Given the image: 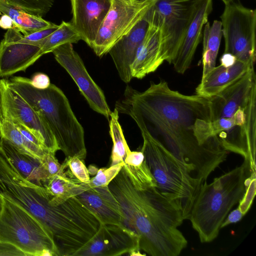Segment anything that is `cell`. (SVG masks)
Segmentation results:
<instances>
[{
  "instance_id": "6da1fadb",
  "label": "cell",
  "mask_w": 256,
  "mask_h": 256,
  "mask_svg": "<svg viewBox=\"0 0 256 256\" xmlns=\"http://www.w3.org/2000/svg\"><path fill=\"white\" fill-rule=\"evenodd\" d=\"M116 108L130 116L140 130L164 146L193 178L202 182L226 159L228 152L212 130L210 98L184 94L161 80L152 82L142 92L127 86Z\"/></svg>"
},
{
  "instance_id": "7a4b0ae2",
  "label": "cell",
  "mask_w": 256,
  "mask_h": 256,
  "mask_svg": "<svg viewBox=\"0 0 256 256\" xmlns=\"http://www.w3.org/2000/svg\"><path fill=\"white\" fill-rule=\"evenodd\" d=\"M108 187L122 210L124 224L138 236L140 250L152 256H178L187 246L178 229L184 220L181 211L156 187L136 189L123 168Z\"/></svg>"
},
{
  "instance_id": "3957f363",
  "label": "cell",
  "mask_w": 256,
  "mask_h": 256,
  "mask_svg": "<svg viewBox=\"0 0 256 256\" xmlns=\"http://www.w3.org/2000/svg\"><path fill=\"white\" fill-rule=\"evenodd\" d=\"M212 126L222 147L238 154L256 172V76L254 66L210 98Z\"/></svg>"
},
{
  "instance_id": "277c9868",
  "label": "cell",
  "mask_w": 256,
  "mask_h": 256,
  "mask_svg": "<svg viewBox=\"0 0 256 256\" xmlns=\"http://www.w3.org/2000/svg\"><path fill=\"white\" fill-rule=\"evenodd\" d=\"M8 82L44 120L66 158H86L84 128L59 88L50 84L47 88L38 89L30 78L20 76L11 78Z\"/></svg>"
},
{
  "instance_id": "5b68a950",
  "label": "cell",
  "mask_w": 256,
  "mask_h": 256,
  "mask_svg": "<svg viewBox=\"0 0 256 256\" xmlns=\"http://www.w3.org/2000/svg\"><path fill=\"white\" fill-rule=\"evenodd\" d=\"M252 172L244 161L210 184L206 180L203 182L188 218L201 242H210L218 237L224 220L242 198L246 179Z\"/></svg>"
},
{
  "instance_id": "8992f818",
  "label": "cell",
  "mask_w": 256,
  "mask_h": 256,
  "mask_svg": "<svg viewBox=\"0 0 256 256\" xmlns=\"http://www.w3.org/2000/svg\"><path fill=\"white\" fill-rule=\"evenodd\" d=\"M140 131L143 138L140 151L156 181L157 189L179 208L184 220H188L203 182L193 178L178 159L147 133Z\"/></svg>"
},
{
  "instance_id": "52a82bcc",
  "label": "cell",
  "mask_w": 256,
  "mask_h": 256,
  "mask_svg": "<svg viewBox=\"0 0 256 256\" xmlns=\"http://www.w3.org/2000/svg\"><path fill=\"white\" fill-rule=\"evenodd\" d=\"M1 197L0 242L14 245L26 256H59L46 228L25 209Z\"/></svg>"
},
{
  "instance_id": "ba28073f",
  "label": "cell",
  "mask_w": 256,
  "mask_h": 256,
  "mask_svg": "<svg viewBox=\"0 0 256 256\" xmlns=\"http://www.w3.org/2000/svg\"><path fill=\"white\" fill-rule=\"evenodd\" d=\"M200 0H150L144 17L160 30V57L171 64Z\"/></svg>"
},
{
  "instance_id": "9c48e42d",
  "label": "cell",
  "mask_w": 256,
  "mask_h": 256,
  "mask_svg": "<svg viewBox=\"0 0 256 256\" xmlns=\"http://www.w3.org/2000/svg\"><path fill=\"white\" fill-rule=\"evenodd\" d=\"M224 53L242 62L254 64L256 58V11L236 0L225 5L220 16Z\"/></svg>"
},
{
  "instance_id": "30bf717a",
  "label": "cell",
  "mask_w": 256,
  "mask_h": 256,
  "mask_svg": "<svg viewBox=\"0 0 256 256\" xmlns=\"http://www.w3.org/2000/svg\"><path fill=\"white\" fill-rule=\"evenodd\" d=\"M150 0H112L91 48L102 57L146 14Z\"/></svg>"
},
{
  "instance_id": "8fae6325",
  "label": "cell",
  "mask_w": 256,
  "mask_h": 256,
  "mask_svg": "<svg viewBox=\"0 0 256 256\" xmlns=\"http://www.w3.org/2000/svg\"><path fill=\"white\" fill-rule=\"evenodd\" d=\"M2 118L18 122L35 133L46 148L56 153L59 150L55 138L42 116L8 85V80H0Z\"/></svg>"
},
{
  "instance_id": "7c38bea8",
  "label": "cell",
  "mask_w": 256,
  "mask_h": 256,
  "mask_svg": "<svg viewBox=\"0 0 256 256\" xmlns=\"http://www.w3.org/2000/svg\"><path fill=\"white\" fill-rule=\"evenodd\" d=\"M140 250L138 236L124 224L101 223L97 232L74 256L146 255Z\"/></svg>"
},
{
  "instance_id": "4fadbf2b",
  "label": "cell",
  "mask_w": 256,
  "mask_h": 256,
  "mask_svg": "<svg viewBox=\"0 0 256 256\" xmlns=\"http://www.w3.org/2000/svg\"><path fill=\"white\" fill-rule=\"evenodd\" d=\"M57 62L65 69L76 84L90 106L108 120L112 113L101 88L92 80L72 44H62L52 52Z\"/></svg>"
},
{
  "instance_id": "5bb4252c",
  "label": "cell",
  "mask_w": 256,
  "mask_h": 256,
  "mask_svg": "<svg viewBox=\"0 0 256 256\" xmlns=\"http://www.w3.org/2000/svg\"><path fill=\"white\" fill-rule=\"evenodd\" d=\"M44 42L28 40L17 29L7 30L0 42V76L4 78L25 71L42 56L40 50Z\"/></svg>"
},
{
  "instance_id": "9a60e30c",
  "label": "cell",
  "mask_w": 256,
  "mask_h": 256,
  "mask_svg": "<svg viewBox=\"0 0 256 256\" xmlns=\"http://www.w3.org/2000/svg\"><path fill=\"white\" fill-rule=\"evenodd\" d=\"M74 28L90 48L112 0H70Z\"/></svg>"
},
{
  "instance_id": "2e32d148",
  "label": "cell",
  "mask_w": 256,
  "mask_h": 256,
  "mask_svg": "<svg viewBox=\"0 0 256 256\" xmlns=\"http://www.w3.org/2000/svg\"><path fill=\"white\" fill-rule=\"evenodd\" d=\"M212 10V0H200L170 64L177 72L183 74L190 68Z\"/></svg>"
},
{
  "instance_id": "e0dca14e",
  "label": "cell",
  "mask_w": 256,
  "mask_h": 256,
  "mask_svg": "<svg viewBox=\"0 0 256 256\" xmlns=\"http://www.w3.org/2000/svg\"><path fill=\"white\" fill-rule=\"evenodd\" d=\"M150 26L144 15L110 48V54L120 79L130 82L132 77L130 66Z\"/></svg>"
},
{
  "instance_id": "ac0fdd59",
  "label": "cell",
  "mask_w": 256,
  "mask_h": 256,
  "mask_svg": "<svg viewBox=\"0 0 256 256\" xmlns=\"http://www.w3.org/2000/svg\"><path fill=\"white\" fill-rule=\"evenodd\" d=\"M76 196L104 224H124L121 206L108 186L89 188Z\"/></svg>"
},
{
  "instance_id": "d6986e66",
  "label": "cell",
  "mask_w": 256,
  "mask_h": 256,
  "mask_svg": "<svg viewBox=\"0 0 256 256\" xmlns=\"http://www.w3.org/2000/svg\"><path fill=\"white\" fill-rule=\"evenodd\" d=\"M254 66L238 60L229 66L222 64L215 66L202 76L196 89V94L210 98L232 84Z\"/></svg>"
},
{
  "instance_id": "ffe728a7",
  "label": "cell",
  "mask_w": 256,
  "mask_h": 256,
  "mask_svg": "<svg viewBox=\"0 0 256 256\" xmlns=\"http://www.w3.org/2000/svg\"><path fill=\"white\" fill-rule=\"evenodd\" d=\"M160 30L150 24L146 36L130 66L132 78L142 79L158 69L164 62L160 57Z\"/></svg>"
},
{
  "instance_id": "44dd1931",
  "label": "cell",
  "mask_w": 256,
  "mask_h": 256,
  "mask_svg": "<svg viewBox=\"0 0 256 256\" xmlns=\"http://www.w3.org/2000/svg\"><path fill=\"white\" fill-rule=\"evenodd\" d=\"M0 154L27 180L43 186L48 180V175L40 160L20 152L2 137L0 138Z\"/></svg>"
},
{
  "instance_id": "7402d4cb",
  "label": "cell",
  "mask_w": 256,
  "mask_h": 256,
  "mask_svg": "<svg viewBox=\"0 0 256 256\" xmlns=\"http://www.w3.org/2000/svg\"><path fill=\"white\" fill-rule=\"evenodd\" d=\"M43 186L52 196L50 200L52 206L60 204L89 188L86 183L74 177L66 168L63 172L50 178Z\"/></svg>"
},
{
  "instance_id": "603a6c76",
  "label": "cell",
  "mask_w": 256,
  "mask_h": 256,
  "mask_svg": "<svg viewBox=\"0 0 256 256\" xmlns=\"http://www.w3.org/2000/svg\"><path fill=\"white\" fill-rule=\"evenodd\" d=\"M124 168L136 189L144 190L156 187V182L146 162L143 153L138 151L128 152L124 161Z\"/></svg>"
},
{
  "instance_id": "cb8c5ba5",
  "label": "cell",
  "mask_w": 256,
  "mask_h": 256,
  "mask_svg": "<svg viewBox=\"0 0 256 256\" xmlns=\"http://www.w3.org/2000/svg\"><path fill=\"white\" fill-rule=\"evenodd\" d=\"M10 16L14 22L16 29L24 36L43 30L53 26L50 22L42 16L28 13L4 0H0V15Z\"/></svg>"
},
{
  "instance_id": "d4e9b609",
  "label": "cell",
  "mask_w": 256,
  "mask_h": 256,
  "mask_svg": "<svg viewBox=\"0 0 256 256\" xmlns=\"http://www.w3.org/2000/svg\"><path fill=\"white\" fill-rule=\"evenodd\" d=\"M204 28L202 76L216 66V59L222 35V23L220 20H214L211 26L208 22L205 24Z\"/></svg>"
},
{
  "instance_id": "484cf974",
  "label": "cell",
  "mask_w": 256,
  "mask_h": 256,
  "mask_svg": "<svg viewBox=\"0 0 256 256\" xmlns=\"http://www.w3.org/2000/svg\"><path fill=\"white\" fill-rule=\"evenodd\" d=\"M1 137L9 141L20 152L40 160L50 152L32 144L28 140L10 120L2 118L0 123Z\"/></svg>"
},
{
  "instance_id": "4316f807",
  "label": "cell",
  "mask_w": 256,
  "mask_h": 256,
  "mask_svg": "<svg viewBox=\"0 0 256 256\" xmlns=\"http://www.w3.org/2000/svg\"><path fill=\"white\" fill-rule=\"evenodd\" d=\"M110 134L113 142L110 156V166L124 162L130 150L118 122V112L115 108L110 116Z\"/></svg>"
},
{
  "instance_id": "83f0119b",
  "label": "cell",
  "mask_w": 256,
  "mask_h": 256,
  "mask_svg": "<svg viewBox=\"0 0 256 256\" xmlns=\"http://www.w3.org/2000/svg\"><path fill=\"white\" fill-rule=\"evenodd\" d=\"M82 40L70 22L62 21L58 28L44 40L40 50L42 56L52 52L57 47L66 43H76Z\"/></svg>"
},
{
  "instance_id": "f1b7e54d",
  "label": "cell",
  "mask_w": 256,
  "mask_h": 256,
  "mask_svg": "<svg viewBox=\"0 0 256 256\" xmlns=\"http://www.w3.org/2000/svg\"><path fill=\"white\" fill-rule=\"evenodd\" d=\"M32 14L42 16L53 6L54 0H4Z\"/></svg>"
},
{
  "instance_id": "f546056e",
  "label": "cell",
  "mask_w": 256,
  "mask_h": 256,
  "mask_svg": "<svg viewBox=\"0 0 256 256\" xmlns=\"http://www.w3.org/2000/svg\"><path fill=\"white\" fill-rule=\"evenodd\" d=\"M124 162L108 168H102L98 170L95 176L86 183L89 188L108 186L109 184L116 176L124 166Z\"/></svg>"
},
{
  "instance_id": "4dcf8cb0",
  "label": "cell",
  "mask_w": 256,
  "mask_h": 256,
  "mask_svg": "<svg viewBox=\"0 0 256 256\" xmlns=\"http://www.w3.org/2000/svg\"><path fill=\"white\" fill-rule=\"evenodd\" d=\"M67 170L75 178L84 183L90 180L88 170L85 166L83 160L78 157L66 158Z\"/></svg>"
},
{
  "instance_id": "1f68e13d",
  "label": "cell",
  "mask_w": 256,
  "mask_h": 256,
  "mask_svg": "<svg viewBox=\"0 0 256 256\" xmlns=\"http://www.w3.org/2000/svg\"><path fill=\"white\" fill-rule=\"evenodd\" d=\"M256 172H252L246 179V192L238 206L244 215L250 210L256 195Z\"/></svg>"
},
{
  "instance_id": "d6a6232c",
  "label": "cell",
  "mask_w": 256,
  "mask_h": 256,
  "mask_svg": "<svg viewBox=\"0 0 256 256\" xmlns=\"http://www.w3.org/2000/svg\"><path fill=\"white\" fill-rule=\"evenodd\" d=\"M55 154L54 152H48L40 160L47 172L48 179L56 174L63 172L67 168L66 160H64L60 164L56 158Z\"/></svg>"
},
{
  "instance_id": "836d02e7",
  "label": "cell",
  "mask_w": 256,
  "mask_h": 256,
  "mask_svg": "<svg viewBox=\"0 0 256 256\" xmlns=\"http://www.w3.org/2000/svg\"><path fill=\"white\" fill-rule=\"evenodd\" d=\"M58 26V25L54 24L53 26L48 28L38 30L26 36H24V38L25 39L31 42H40L48 36Z\"/></svg>"
},
{
  "instance_id": "e575fe53",
  "label": "cell",
  "mask_w": 256,
  "mask_h": 256,
  "mask_svg": "<svg viewBox=\"0 0 256 256\" xmlns=\"http://www.w3.org/2000/svg\"><path fill=\"white\" fill-rule=\"evenodd\" d=\"M30 81L33 86L38 89L47 88L50 84V80L48 76L42 72L35 74L32 76Z\"/></svg>"
},
{
  "instance_id": "d590c367",
  "label": "cell",
  "mask_w": 256,
  "mask_h": 256,
  "mask_svg": "<svg viewBox=\"0 0 256 256\" xmlns=\"http://www.w3.org/2000/svg\"><path fill=\"white\" fill-rule=\"evenodd\" d=\"M0 256H26L25 254L14 245L0 242Z\"/></svg>"
},
{
  "instance_id": "8d00e7d4",
  "label": "cell",
  "mask_w": 256,
  "mask_h": 256,
  "mask_svg": "<svg viewBox=\"0 0 256 256\" xmlns=\"http://www.w3.org/2000/svg\"><path fill=\"white\" fill-rule=\"evenodd\" d=\"M244 216L240 208L238 207L228 214L221 226V228L239 222Z\"/></svg>"
},
{
  "instance_id": "74e56055",
  "label": "cell",
  "mask_w": 256,
  "mask_h": 256,
  "mask_svg": "<svg viewBox=\"0 0 256 256\" xmlns=\"http://www.w3.org/2000/svg\"><path fill=\"white\" fill-rule=\"evenodd\" d=\"M0 28L4 30L16 29L14 22L12 19L6 14H2L0 17Z\"/></svg>"
},
{
  "instance_id": "f35d334b",
  "label": "cell",
  "mask_w": 256,
  "mask_h": 256,
  "mask_svg": "<svg viewBox=\"0 0 256 256\" xmlns=\"http://www.w3.org/2000/svg\"><path fill=\"white\" fill-rule=\"evenodd\" d=\"M236 60L237 59L234 56L229 53L224 52L220 59V64L224 66H232Z\"/></svg>"
},
{
  "instance_id": "ab89813d",
  "label": "cell",
  "mask_w": 256,
  "mask_h": 256,
  "mask_svg": "<svg viewBox=\"0 0 256 256\" xmlns=\"http://www.w3.org/2000/svg\"><path fill=\"white\" fill-rule=\"evenodd\" d=\"M2 112L1 100H0V138L1 137L0 123H1V121H2Z\"/></svg>"
},
{
  "instance_id": "60d3db41",
  "label": "cell",
  "mask_w": 256,
  "mask_h": 256,
  "mask_svg": "<svg viewBox=\"0 0 256 256\" xmlns=\"http://www.w3.org/2000/svg\"><path fill=\"white\" fill-rule=\"evenodd\" d=\"M225 5L229 4L230 2L234 1V0H222Z\"/></svg>"
}]
</instances>
